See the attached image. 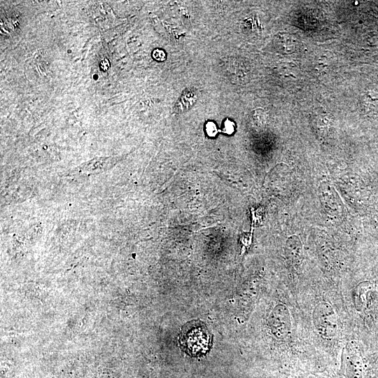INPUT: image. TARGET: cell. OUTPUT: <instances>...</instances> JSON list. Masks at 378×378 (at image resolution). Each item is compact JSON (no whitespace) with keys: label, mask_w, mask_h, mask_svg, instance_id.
<instances>
[{"label":"cell","mask_w":378,"mask_h":378,"mask_svg":"<svg viewBox=\"0 0 378 378\" xmlns=\"http://www.w3.org/2000/svg\"><path fill=\"white\" fill-rule=\"evenodd\" d=\"M206 131L209 136H214L217 134V128L215 123L208 122L206 125Z\"/></svg>","instance_id":"cell-10"},{"label":"cell","mask_w":378,"mask_h":378,"mask_svg":"<svg viewBox=\"0 0 378 378\" xmlns=\"http://www.w3.org/2000/svg\"><path fill=\"white\" fill-rule=\"evenodd\" d=\"M153 57L159 62L164 61L166 59V53L162 49H155L152 53Z\"/></svg>","instance_id":"cell-9"},{"label":"cell","mask_w":378,"mask_h":378,"mask_svg":"<svg viewBox=\"0 0 378 378\" xmlns=\"http://www.w3.org/2000/svg\"><path fill=\"white\" fill-rule=\"evenodd\" d=\"M312 320L316 330L322 337L330 339L336 335L337 316L333 307L329 303H318L314 309Z\"/></svg>","instance_id":"cell-2"},{"label":"cell","mask_w":378,"mask_h":378,"mask_svg":"<svg viewBox=\"0 0 378 378\" xmlns=\"http://www.w3.org/2000/svg\"><path fill=\"white\" fill-rule=\"evenodd\" d=\"M197 97V92L195 88L186 89L176 100L174 110L178 113L189 110L195 105Z\"/></svg>","instance_id":"cell-4"},{"label":"cell","mask_w":378,"mask_h":378,"mask_svg":"<svg viewBox=\"0 0 378 378\" xmlns=\"http://www.w3.org/2000/svg\"><path fill=\"white\" fill-rule=\"evenodd\" d=\"M349 364L350 373L354 374L353 378H361L362 365L360 358L357 356H352Z\"/></svg>","instance_id":"cell-7"},{"label":"cell","mask_w":378,"mask_h":378,"mask_svg":"<svg viewBox=\"0 0 378 378\" xmlns=\"http://www.w3.org/2000/svg\"><path fill=\"white\" fill-rule=\"evenodd\" d=\"M280 36L281 44L282 45V47H284L283 50H285V52H293L296 45V41L290 35L287 34Z\"/></svg>","instance_id":"cell-8"},{"label":"cell","mask_w":378,"mask_h":378,"mask_svg":"<svg viewBox=\"0 0 378 378\" xmlns=\"http://www.w3.org/2000/svg\"><path fill=\"white\" fill-rule=\"evenodd\" d=\"M234 124L230 120H226L224 122V132L231 134L234 132Z\"/></svg>","instance_id":"cell-11"},{"label":"cell","mask_w":378,"mask_h":378,"mask_svg":"<svg viewBox=\"0 0 378 378\" xmlns=\"http://www.w3.org/2000/svg\"><path fill=\"white\" fill-rule=\"evenodd\" d=\"M372 289V284L369 281L360 283L354 290V302L357 311H362L366 303L369 292Z\"/></svg>","instance_id":"cell-5"},{"label":"cell","mask_w":378,"mask_h":378,"mask_svg":"<svg viewBox=\"0 0 378 378\" xmlns=\"http://www.w3.org/2000/svg\"><path fill=\"white\" fill-rule=\"evenodd\" d=\"M179 342L182 349L189 355L202 356L210 349L211 334L204 323L192 321L183 327Z\"/></svg>","instance_id":"cell-1"},{"label":"cell","mask_w":378,"mask_h":378,"mask_svg":"<svg viewBox=\"0 0 378 378\" xmlns=\"http://www.w3.org/2000/svg\"><path fill=\"white\" fill-rule=\"evenodd\" d=\"M106 61V59H104L101 62H100V68L103 70V71H106L108 67L110 66L109 65V62H108L106 64H105Z\"/></svg>","instance_id":"cell-12"},{"label":"cell","mask_w":378,"mask_h":378,"mask_svg":"<svg viewBox=\"0 0 378 378\" xmlns=\"http://www.w3.org/2000/svg\"><path fill=\"white\" fill-rule=\"evenodd\" d=\"M270 320L272 330L277 338L285 339L290 333V315L286 305H277L272 312Z\"/></svg>","instance_id":"cell-3"},{"label":"cell","mask_w":378,"mask_h":378,"mask_svg":"<svg viewBox=\"0 0 378 378\" xmlns=\"http://www.w3.org/2000/svg\"><path fill=\"white\" fill-rule=\"evenodd\" d=\"M286 250L291 260H296L300 258L302 253V244L298 237L293 236L288 239Z\"/></svg>","instance_id":"cell-6"}]
</instances>
